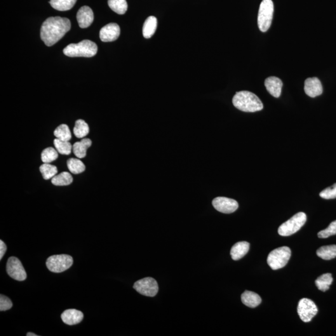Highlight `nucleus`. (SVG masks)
Returning <instances> with one entry per match:
<instances>
[{
    "label": "nucleus",
    "instance_id": "nucleus-1",
    "mask_svg": "<svg viewBox=\"0 0 336 336\" xmlns=\"http://www.w3.org/2000/svg\"><path fill=\"white\" fill-rule=\"evenodd\" d=\"M70 28L71 23L68 18L60 16L49 18L42 25L41 38L46 46H53L64 37Z\"/></svg>",
    "mask_w": 336,
    "mask_h": 336
},
{
    "label": "nucleus",
    "instance_id": "nucleus-2",
    "mask_svg": "<svg viewBox=\"0 0 336 336\" xmlns=\"http://www.w3.org/2000/svg\"><path fill=\"white\" fill-rule=\"evenodd\" d=\"M232 103L237 109L245 112H255L264 109V105L255 94L248 91L237 92Z\"/></svg>",
    "mask_w": 336,
    "mask_h": 336
},
{
    "label": "nucleus",
    "instance_id": "nucleus-3",
    "mask_svg": "<svg viewBox=\"0 0 336 336\" xmlns=\"http://www.w3.org/2000/svg\"><path fill=\"white\" fill-rule=\"evenodd\" d=\"M98 47L90 40H84L77 44H70L65 47L63 53L69 57L91 58L97 53Z\"/></svg>",
    "mask_w": 336,
    "mask_h": 336
},
{
    "label": "nucleus",
    "instance_id": "nucleus-4",
    "mask_svg": "<svg viewBox=\"0 0 336 336\" xmlns=\"http://www.w3.org/2000/svg\"><path fill=\"white\" fill-rule=\"evenodd\" d=\"M274 5L272 0H263L258 15V26L262 32H266L271 27Z\"/></svg>",
    "mask_w": 336,
    "mask_h": 336
},
{
    "label": "nucleus",
    "instance_id": "nucleus-5",
    "mask_svg": "<svg viewBox=\"0 0 336 336\" xmlns=\"http://www.w3.org/2000/svg\"><path fill=\"white\" fill-rule=\"evenodd\" d=\"M291 250L288 246L275 249L270 253L267 263L272 270H278L285 266L291 257Z\"/></svg>",
    "mask_w": 336,
    "mask_h": 336
},
{
    "label": "nucleus",
    "instance_id": "nucleus-6",
    "mask_svg": "<svg viewBox=\"0 0 336 336\" xmlns=\"http://www.w3.org/2000/svg\"><path fill=\"white\" fill-rule=\"evenodd\" d=\"M306 215L304 213H298L278 228V232L281 236H291L297 232L306 222Z\"/></svg>",
    "mask_w": 336,
    "mask_h": 336
},
{
    "label": "nucleus",
    "instance_id": "nucleus-7",
    "mask_svg": "<svg viewBox=\"0 0 336 336\" xmlns=\"http://www.w3.org/2000/svg\"><path fill=\"white\" fill-rule=\"evenodd\" d=\"M72 264L71 256L65 254L53 255L46 261L47 268L53 273L64 272L71 267Z\"/></svg>",
    "mask_w": 336,
    "mask_h": 336
},
{
    "label": "nucleus",
    "instance_id": "nucleus-8",
    "mask_svg": "<svg viewBox=\"0 0 336 336\" xmlns=\"http://www.w3.org/2000/svg\"><path fill=\"white\" fill-rule=\"evenodd\" d=\"M318 309L312 300L303 298L298 303V313L305 323H309L318 313Z\"/></svg>",
    "mask_w": 336,
    "mask_h": 336
},
{
    "label": "nucleus",
    "instance_id": "nucleus-9",
    "mask_svg": "<svg viewBox=\"0 0 336 336\" xmlns=\"http://www.w3.org/2000/svg\"><path fill=\"white\" fill-rule=\"evenodd\" d=\"M133 288L141 295L149 297L156 296L159 290L157 281L150 277L141 279L135 282Z\"/></svg>",
    "mask_w": 336,
    "mask_h": 336
},
{
    "label": "nucleus",
    "instance_id": "nucleus-10",
    "mask_svg": "<svg viewBox=\"0 0 336 336\" xmlns=\"http://www.w3.org/2000/svg\"><path fill=\"white\" fill-rule=\"evenodd\" d=\"M6 272L8 275L15 280L24 281L27 279V274L22 262L18 258H9L6 264Z\"/></svg>",
    "mask_w": 336,
    "mask_h": 336
},
{
    "label": "nucleus",
    "instance_id": "nucleus-11",
    "mask_svg": "<svg viewBox=\"0 0 336 336\" xmlns=\"http://www.w3.org/2000/svg\"><path fill=\"white\" fill-rule=\"evenodd\" d=\"M213 205L218 212L231 214L237 211L239 204L234 199L225 197H217L213 201Z\"/></svg>",
    "mask_w": 336,
    "mask_h": 336
},
{
    "label": "nucleus",
    "instance_id": "nucleus-12",
    "mask_svg": "<svg viewBox=\"0 0 336 336\" xmlns=\"http://www.w3.org/2000/svg\"><path fill=\"white\" fill-rule=\"evenodd\" d=\"M121 28L117 23H112L103 27L100 31V38L103 42L114 41L119 38Z\"/></svg>",
    "mask_w": 336,
    "mask_h": 336
},
{
    "label": "nucleus",
    "instance_id": "nucleus-13",
    "mask_svg": "<svg viewBox=\"0 0 336 336\" xmlns=\"http://www.w3.org/2000/svg\"><path fill=\"white\" fill-rule=\"evenodd\" d=\"M305 92L309 97L314 98L323 93V89L321 82L317 77H311L305 81Z\"/></svg>",
    "mask_w": 336,
    "mask_h": 336
},
{
    "label": "nucleus",
    "instance_id": "nucleus-14",
    "mask_svg": "<svg viewBox=\"0 0 336 336\" xmlns=\"http://www.w3.org/2000/svg\"><path fill=\"white\" fill-rule=\"evenodd\" d=\"M93 13L90 7L84 6L79 9L77 14V20L80 28H87L93 22Z\"/></svg>",
    "mask_w": 336,
    "mask_h": 336
},
{
    "label": "nucleus",
    "instance_id": "nucleus-15",
    "mask_svg": "<svg viewBox=\"0 0 336 336\" xmlns=\"http://www.w3.org/2000/svg\"><path fill=\"white\" fill-rule=\"evenodd\" d=\"M84 314L79 310L70 309L65 310L61 314V319L67 325H76L83 320Z\"/></svg>",
    "mask_w": 336,
    "mask_h": 336
},
{
    "label": "nucleus",
    "instance_id": "nucleus-16",
    "mask_svg": "<svg viewBox=\"0 0 336 336\" xmlns=\"http://www.w3.org/2000/svg\"><path fill=\"white\" fill-rule=\"evenodd\" d=\"M265 86L268 92L274 97L278 98L281 93L283 82L276 77H270L265 80Z\"/></svg>",
    "mask_w": 336,
    "mask_h": 336
},
{
    "label": "nucleus",
    "instance_id": "nucleus-17",
    "mask_svg": "<svg viewBox=\"0 0 336 336\" xmlns=\"http://www.w3.org/2000/svg\"><path fill=\"white\" fill-rule=\"evenodd\" d=\"M250 244L247 242H239L232 246L230 250V255L234 260H239L243 258L248 253Z\"/></svg>",
    "mask_w": 336,
    "mask_h": 336
},
{
    "label": "nucleus",
    "instance_id": "nucleus-18",
    "mask_svg": "<svg viewBox=\"0 0 336 336\" xmlns=\"http://www.w3.org/2000/svg\"><path fill=\"white\" fill-rule=\"evenodd\" d=\"M242 302L245 306L254 308L262 302V299L258 294L252 291H245L241 296Z\"/></svg>",
    "mask_w": 336,
    "mask_h": 336
},
{
    "label": "nucleus",
    "instance_id": "nucleus-19",
    "mask_svg": "<svg viewBox=\"0 0 336 336\" xmlns=\"http://www.w3.org/2000/svg\"><path fill=\"white\" fill-rule=\"evenodd\" d=\"M92 141L89 138H84L81 142L75 143L72 146V151L78 158H84L87 154V150L92 145Z\"/></svg>",
    "mask_w": 336,
    "mask_h": 336
},
{
    "label": "nucleus",
    "instance_id": "nucleus-20",
    "mask_svg": "<svg viewBox=\"0 0 336 336\" xmlns=\"http://www.w3.org/2000/svg\"><path fill=\"white\" fill-rule=\"evenodd\" d=\"M157 21L154 16H150L146 20L143 27V34L145 38L149 39L153 36L156 31Z\"/></svg>",
    "mask_w": 336,
    "mask_h": 336
},
{
    "label": "nucleus",
    "instance_id": "nucleus-21",
    "mask_svg": "<svg viewBox=\"0 0 336 336\" xmlns=\"http://www.w3.org/2000/svg\"><path fill=\"white\" fill-rule=\"evenodd\" d=\"M317 255L322 259L330 260L336 257V245L321 246L317 250Z\"/></svg>",
    "mask_w": 336,
    "mask_h": 336
},
{
    "label": "nucleus",
    "instance_id": "nucleus-22",
    "mask_svg": "<svg viewBox=\"0 0 336 336\" xmlns=\"http://www.w3.org/2000/svg\"><path fill=\"white\" fill-rule=\"evenodd\" d=\"M77 0H50L49 3L52 7L58 11H65L72 9Z\"/></svg>",
    "mask_w": 336,
    "mask_h": 336
},
{
    "label": "nucleus",
    "instance_id": "nucleus-23",
    "mask_svg": "<svg viewBox=\"0 0 336 336\" xmlns=\"http://www.w3.org/2000/svg\"><path fill=\"white\" fill-rule=\"evenodd\" d=\"M333 278L331 274H325L318 277L315 281V284L319 290L322 291H327L330 289V286L332 284Z\"/></svg>",
    "mask_w": 336,
    "mask_h": 336
},
{
    "label": "nucleus",
    "instance_id": "nucleus-24",
    "mask_svg": "<svg viewBox=\"0 0 336 336\" xmlns=\"http://www.w3.org/2000/svg\"><path fill=\"white\" fill-rule=\"evenodd\" d=\"M52 183L58 186L70 185L73 182V178L71 175L68 172H62L60 175H56L52 178Z\"/></svg>",
    "mask_w": 336,
    "mask_h": 336
},
{
    "label": "nucleus",
    "instance_id": "nucleus-25",
    "mask_svg": "<svg viewBox=\"0 0 336 336\" xmlns=\"http://www.w3.org/2000/svg\"><path fill=\"white\" fill-rule=\"evenodd\" d=\"M108 4L114 12L119 15H123L128 9V4L126 0H109Z\"/></svg>",
    "mask_w": 336,
    "mask_h": 336
},
{
    "label": "nucleus",
    "instance_id": "nucleus-26",
    "mask_svg": "<svg viewBox=\"0 0 336 336\" xmlns=\"http://www.w3.org/2000/svg\"><path fill=\"white\" fill-rule=\"evenodd\" d=\"M67 165L70 172L77 175L83 173L86 170V166L83 162L77 158H70L67 161Z\"/></svg>",
    "mask_w": 336,
    "mask_h": 336
},
{
    "label": "nucleus",
    "instance_id": "nucleus-27",
    "mask_svg": "<svg viewBox=\"0 0 336 336\" xmlns=\"http://www.w3.org/2000/svg\"><path fill=\"white\" fill-rule=\"evenodd\" d=\"M89 133V127L88 123L83 120H78L76 121L74 128L75 136L78 138L86 137Z\"/></svg>",
    "mask_w": 336,
    "mask_h": 336
},
{
    "label": "nucleus",
    "instance_id": "nucleus-28",
    "mask_svg": "<svg viewBox=\"0 0 336 336\" xmlns=\"http://www.w3.org/2000/svg\"><path fill=\"white\" fill-rule=\"evenodd\" d=\"M54 134L58 139L65 141V142H69L72 138L71 132H70L69 126L65 124H61L60 126H59L56 129Z\"/></svg>",
    "mask_w": 336,
    "mask_h": 336
},
{
    "label": "nucleus",
    "instance_id": "nucleus-29",
    "mask_svg": "<svg viewBox=\"0 0 336 336\" xmlns=\"http://www.w3.org/2000/svg\"><path fill=\"white\" fill-rule=\"evenodd\" d=\"M54 145H55L56 150L59 153L65 155H69L71 153L72 146L69 142H65V141L56 138L54 140Z\"/></svg>",
    "mask_w": 336,
    "mask_h": 336
},
{
    "label": "nucleus",
    "instance_id": "nucleus-30",
    "mask_svg": "<svg viewBox=\"0 0 336 336\" xmlns=\"http://www.w3.org/2000/svg\"><path fill=\"white\" fill-rule=\"evenodd\" d=\"M40 171L43 176L44 180H48L53 178L54 176L56 175L58 173L57 167L54 165H51L49 163H44L42 164L39 168Z\"/></svg>",
    "mask_w": 336,
    "mask_h": 336
},
{
    "label": "nucleus",
    "instance_id": "nucleus-31",
    "mask_svg": "<svg viewBox=\"0 0 336 336\" xmlns=\"http://www.w3.org/2000/svg\"><path fill=\"white\" fill-rule=\"evenodd\" d=\"M58 152L57 150L53 149V148H47L42 152L41 160L44 163H49L55 161L58 157Z\"/></svg>",
    "mask_w": 336,
    "mask_h": 336
},
{
    "label": "nucleus",
    "instance_id": "nucleus-32",
    "mask_svg": "<svg viewBox=\"0 0 336 336\" xmlns=\"http://www.w3.org/2000/svg\"><path fill=\"white\" fill-rule=\"evenodd\" d=\"M334 235H336V220L331 222L327 229L319 232L318 236L320 239H326L334 236Z\"/></svg>",
    "mask_w": 336,
    "mask_h": 336
},
{
    "label": "nucleus",
    "instance_id": "nucleus-33",
    "mask_svg": "<svg viewBox=\"0 0 336 336\" xmlns=\"http://www.w3.org/2000/svg\"><path fill=\"white\" fill-rule=\"evenodd\" d=\"M322 198L333 199L336 198V183L330 187L326 188L319 194Z\"/></svg>",
    "mask_w": 336,
    "mask_h": 336
},
{
    "label": "nucleus",
    "instance_id": "nucleus-34",
    "mask_svg": "<svg viewBox=\"0 0 336 336\" xmlns=\"http://www.w3.org/2000/svg\"><path fill=\"white\" fill-rule=\"evenodd\" d=\"M13 307V303L9 298L3 295H0V311H4Z\"/></svg>",
    "mask_w": 336,
    "mask_h": 336
},
{
    "label": "nucleus",
    "instance_id": "nucleus-35",
    "mask_svg": "<svg viewBox=\"0 0 336 336\" xmlns=\"http://www.w3.org/2000/svg\"><path fill=\"white\" fill-rule=\"evenodd\" d=\"M7 250L6 244H4L3 241H0V260L3 258V256L5 254Z\"/></svg>",
    "mask_w": 336,
    "mask_h": 336
},
{
    "label": "nucleus",
    "instance_id": "nucleus-36",
    "mask_svg": "<svg viewBox=\"0 0 336 336\" xmlns=\"http://www.w3.org/2000/svg\"><path fill=\"white\" fill-rule=\"evenodd\" d=\"M27 336H37V335H36V334H34V333H28Z\"/></svg>",
    "mask_w": 336,
    "mask_h": 336
}]
</instances>
